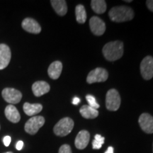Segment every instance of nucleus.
I'll list each match as a JSON object with an SVG mask.
<instances>
[{
    "instance_id": "1",
    "label": "nucleus",
    "mask_w": 153,
    "mask_h": 153,
    "mask_svg": "<svg viewBox=\"0 0 153 153\" xmlns=\"http://www.w3.org/2000/svg\"><path fill=\"white\" fill-rule=\"evenodd\" d=\"M105 58L108 61H116L123 55V42L116 41L107 43L102 50Z\"/></svg>"
},
{
    "instance_id": "2",
    "label": "nucleus",
    "mask_w": 153,
    "mask_h": 153,
    "mask_svg": "<svg viewBox=\"0 0 153 153\" xmlns=\"http://www.w3.org/2000/svg\"><path fill=\"white\" fill-rule=\"evenodd\" d=\"M108 16L112 22H125L131 21L134 17V11L131 7L126 6L115 7L109 11Z\"/></svg>"
},
{
    "instance_id": "3",
    "label": "nucleus",
    "mask_w": 153,
    "mask_h": 153,
    "mask_svg": "<svg viewBox=\"0 0 153 153\" xmlns=\"http://www.w3.org/2000/svg\"><path fill=\"white\" fill-rule=\"evenodd\" d=\"M74 128V121L69 117L63 118L59 120L54 126L53 131L55 135L60 137H64L71 133Z\"/></svg>"
},
{
    "instance_id": "4",
    "label": "nucleus",
    "mask_w": 153,
    "mask_h": 153,
    "mask_svg": "<svg viewBox=\"0 0 153 153\" xmlns=\"http://www.w3.org/2000/svg\"><path fill=\"white\" fill-rule=\"evenodd\" d=\"M120 97L118 91L115 89H109L106 95V107L108 111H116L120 106Z\"/></svg>"
},
{
    "instance_id": "5",
    "label": "nucleus",
    "mask_w": 153,
    "mask_h": 153,
    "mask_svg": "<svg viewBox=\"0 0 153 153\" xmlns=\"http://www.w3.org/2000/svg\"><path fill=\"white\" fill-rule=\"evenodd\" d=\"M44 123H45V118L43 116H33L30 119H28L25 124V131L30 135H35L44 125Z\"/></svg>"
},
{
    "instance_id": "6",
    "label": "nucleus",
    "mask_w": 153,
    "mask_h": 153,
    "mask_svg": "<svg viewBox=\"0 0 153 153\" xmlns=\"http://www.w3.org/2000/svg\"><path fill=\"white\" fill-rule=\"evenodd\" d=\"M3 99L11 104H16L22 99V94L20 91L14 88H5L1 91Z\"/></svg>"
},
{
    "instance_id": "7",
    "label": "nucleus",
    "mask_w": 153,
    "mask_h": 153,
    "mask_svg": "<svg viewBox=\"0 0 153 153\" xmlns=\"http://www.w3.org/2000/svg\"><path fill=\"white\" fill-rule=\"evenodd\" d=\"M140 73L145 80H150L153 77V57L146 56L140 63Z\"/></svg>"
},
{
    "instance_id": "8",
    "label": "nucleus",
    "mask_w": 153,
    "mask_h": 153,
    "mask_svg": "<svg viewBox=\"0 0 153 153\" xmlns=\"http://www.w3.org/2000/svg\"><path fill=\"white\" fill-rule=\"evenodd\" d=\"M108 72L104 68H97L91 70L88 74L87 82L89 84H93L96 82H103L108 79Z\"/></svg>"
},
{
    "instance_id": "9",
    "label": "nucleus",
    "mask_w": 153,
    "mask_h": 153,
    "mask_svg": "<svg viewBox=\"0 0 153 153\" xmlns=\"http://www.w3.org/2000/svg\"><path fill=\"white\" fill-rule=\"evenodd\" d=\"M89 27L91 32L96 36H101L106 30V25L104 21L98 16H92L89 20Z\"/></svg>"
},
{
    "instance_id": "10",
    "label": "nucleus",
    "mask_w": 153,
    "mask_h": 153,
    "mask_svg": "<svg viewBox=\"0 0 153 153\" xmlns=\"http://www.w3.org/2000/svg\"><path fill=\"white\" fill-rule=\"evenodd\" d=\"M141 129L148 134L153 133V117L150 114L144 113L140 115L138 120Z\"/></svg>"
},
{
    "instance_id": "11",
    "label": "nucleus",
    "mask_w": 153,
    "mask_h": 153,
    "mask_svg": "<svg viewBox=\"0 0 153 153\" xmlns=\"http://www.w3.org/2000/svg\"><path fill=\"white\" fill-rule=\"evenodd\" d=\"M11 57V50L7 45L0 44V70H4L9 65Z\"/></svg>"
},
{
    "instance_id": "12",
    "label": "nucleus",
    "mask_w": 153,
    "mask_h": 153,
    "mask_svg": "<svg viewBox=\"0 0 153 153\" xmlns=\"http://www.w3.org/2000/svg\"><path fill=\"white\" fill-rule=\"evenodd\" d=\"M22 26L23 29L27 31L28 33L38 34L41 31V27L40 24L35 19L31 18L24 19L22 23Z\"/></svg>"
},
{
    "instance_id": "13",
    "label": "nucleus",
    "mask_w": 153,
    "mask_h": 153,
    "mask_svg": "<svg viewBox=\"0 0 153 153\" xmlns=\"http://www.w3.org/2000/svg\"><path fill=\"white\" fill-rule=\"evenodd\" d=\"M89 139H90V134L89 132L85 130H82L78 133L74 140L75 147L79 150H83L89 144Z\"/></svg>"
},
{
    "instance_id": "14",
    "label": "nucleus",
    "mask_w": 153,
    "mask_h": 153,
    "mask_svg": "<svg viewBox=\"0 0 153 153\" xmlns=\"http://www.w3.org/2000/svg\"><path fill=\"white\" fill-rule=\"evenodd\" d=\"M51 87L49 84L44 81H38L34 82L32 85V91L33 94L37 97H40L41 96L49 92Z\"/></svg>"
},
{
    "instance_id": "15",
    "label": "nucleus",
    "mask_w": 153,
    "mask_h": 153,
    "mask_svg": "<svg viewBox=\"0 0 153 153\" xmlns=\"http://www.w3.org/2000/svg\"><path fill=\"white\" fill-rule=\"evenodd\" d=\"M5 116L11 123H16L21 120V116L19 111L14 105H8L4 110Z\"/></svg>"
},
{
    "instance_id": "16",
    "label": "nucleus",
    "mask_w": 153,
    "mask_h": 153,
    "mask_svg": "<svg viewBox=\"0 0 153 153\" xmlns=\"http://www.w3.org/2000/svg\"><path fill=\"white\" fill-rule=\"evenodd\" d=\"M62 70V64L60 61H55L50 65L48 73L51 79H57L60 77Z\"/></svg>"
},
{
    "instance_id": "17",
    "label": "nucleus",
    "mask_w": 153,
    "mask_h": 153,
    "mask_svg": "<svg viewBox=\"0 0 153 153\" xmlns=\"http://www.w3.org/2000/svg\"><path fill=\"white\" fill-rule=\"evenodd\" d=\"M51 5L59 16H65L68 12V5L65 0H52Z\"/></svg>"
},
{
    "instance_id": "18",
    "label": "nucleus",
    "mask_w": 153,
    "mask_h": 153,
    "mask_svg": "<svg viewBox=\"0 0 153 153\" xmlns=\"http://www.w3.org/2000/svg\"><path fill=\"white\" fill-rule=\"evenodd\" d=\"M23 109L27 116H33L41 111L43 109V106L41 104H30L26 102L23 106Z\"/></svg>"
},
{
    "instance_id": "19",
    "label": "nucleus",
    "mask_w": 153,
    "mask_h": 153,
    "mask_svg": "<svg viewBox=\"0 0 153 153\" xmlns=\"http://www.w3.org/2000/svg\"><path fill=\"white\" fill-rule=\"evenodd\" d=\"M79 113L82 117L87 119H94L99 116V111L97 109L89 106V105H84L79 109Z\"/></svg>"
},
{
    "instance_id": "20",
    "label": "nucleus",
    "mask_w": 153,
    "mask_h": 153,
    "mask_svg": "<svg viewBox=\"0 0 153 153\" xmlns=\"http://www.w3.org/2000/svg\"><path fill=\"white\" fill-rule=\"evenodd\" d=\"M91 7L93 11L99 14H104L106 11V3L104 0H92Z\"/></svg>"
},
{
    "instance_id": "21",
    "label": "nucleus",
    "mask_w": 153,
    "mask_h": 153,
    "mask_svg": "<svg viewBox=\"0 0 153 153\" xmlns=\"http://www.w3.org/2000/svg\"><path fill=\"white\" fill-rule=\"evenodd\" d=\"M75 14L76 22L79 24H84L87 20V13L85 7L82 4H78L75 8Z\"/></svg>"
},
{
    "instance_id": "22",
    "label": "nucleus",
    "mask_w": 153,
    "mask_h": 153,
    "mask_svg": "<svg viewBox=\"0 0 153 153\" xmlns=\"http://www.w3.org/2000/svg\"><path fill=\"white\" fill-rule=\"evenodd\" d=\"M104 137L101 136L99 134H97L94 136V140L92 142V148L94 150H99L102 147V145L104 143Z\"/></svg>"
},
{
    "instance_id": "23",
    "label": "nucleus",
    "mask_w": 153,
    "mask_h": 153,
    "mask_svg": "<svg viewBox=\"0 0 153 153\" xmlns=\"http://www.w3.org/2000/svg\"><path fill=\"white\" fill-rule=\"evenodd\" d=\"M86 99H87L89 106L92 107V108H95V109H98L99 107H100L99 104L97 102V101H96L95 97H94V96L91 94H87L86 96Z\"/></svg>"
},
{
    "instance_id": "24",
    "label": "nucleus",
    "mask_w": 153,
    "mask_h": 153,
    "mask_svg": "<svg viewBox=\"0 0 153 153\" xmlns=\"http://www.w3.org/2000/svg\"><path fill=\"white\" fill-rule=\"evenodd\" d=\"M58 153H72L71 148L69 145H62L59 149Z\"/></svg>"
},
{
    "instance_id": "25",
    "label": "nucleus",
    "mask_w": 153,
    "mask_h": 153,
    "mask_svg": "<svg viewBox=\"0 0 153 153\" xmlns=\"http://www.w3.org/2000/svg\"><path fill=\"white\" fill-rule=\"evenodd\" d=\"M11 140V137L9 136V135H7V136H5L4 137L3 142H4V144L6 147H8L9 145H10Z\"/></svg>"
},
{
    "instance_id": "26",
    "label": "nucleus",
    "mask_w": 153,
    "mask_h": 153,
    "mask_svg": "<svg viewBox=\"0 0 153 153\" xmlns=\"http://www.w3.org/2000/svg\"><path fill=\"white\" fill-rule=\"evenodd\" d=\"M146 5L149 10L153 12V0H148L146 1Z\"/></svg>"
},
{
    "instance_id": "27",
    "label": "nucleus",
    "mask_w": 153,
    "mask_h": 153,
    "mask_svg": "<svg viewBox=\"0 0 153 153\" xmlns=\"http://www.w3.org/2000/svg\"><path fill=\"white\" fill-rule=\"evenodd\" d=\"M23 147H24V142L22 140H19L17 142L16 145V148L17 150H22Z\"/></svg>"
},
{
    "instance_id": "28",
    "label": "nucleus",
    "mask_w": 153,
    "mask_h": 153,
    "mask_svg": "<svg viewBox=\"0 0 153 153\" xmlns=\"http://www.w3.org/2000/svg\"><path fill=\"white\" fill-rule=\"evenodd\" d=\"M80 103V99L78 98V97H74V98L72 99V104L74 105H78Z\"/></svg>"
},
{
    "instance_id": "29",
    "label": "nucleus",
    "mask_w": 153,
    "mask_h": 153,
    "mask_svg": "<svg viewBox=\"0 0 153 153\" xmlns=\"http://www.w3.org/2000/svg\"><path fill=\"white\" fill-rule=\"evenodd\" d=\"M114 148L111 146H110V147H108V149H107L106 151L104 153H114Z\"/></svg>"
},
{
    "instance_id": "30",
    "label": "nucleus",
    "mask_w": 153,
    "mask_h": 153,
    "mask_svg": "<svg viewBox=\"0 0 153 153\" xmlns=\"http://www.w3.org/2000/svg\"><path fill=\"white\" fill-rule=\"evenodd\" d=\"M125 1H126V2H131L132 0H128H128H127V1H126V0H125Z\"/></svg>"
},
{
    "instance_id": "31",
    "label": "nucleus",
    "mask_w": 153,
    "mask_h": 153,
    "mask_svg": "<svg viewBox=\"0 0 153 153\" xmlns=\"http://www.w3.org/2000/svg\"><path fill=\"white\" fill-rule=\"evenodd\" d=\"M4 153H13L12 152H4Z\"/></svg>"
},
{
    "instance_id": "32",
    "label": "nucleus",
    "mask_w": 153,
    "mask_h": 153,
    "mask_svg": "<svg viewBox=\"0 0 153 153\" xmlns=\"http://www.w3.org/2000/svg\"><path fill=\"white\" fill-rule=\"evenodd\" d=\"M152 148H153V145H152Z\"/></svg>"
}]
</instances>
